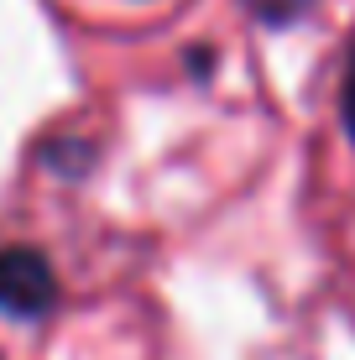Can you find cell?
<instances>
[{
	"label": "cell",
	"mask_w": 355,
	"mask_h": 360,
	"mask_svg": "<svg viewBox=\"0 0 355 360\" xmlns=\"http://www.w3.org/2000/svg\"><path fill=\"white\" fill-rule=\"evenodd\" d=\"M58 303V277L42 251L32 245H0V308L11 319H42Z\"/></svg>",
	"instance_id": "1"
},
{
	"label": "cell",
	"mask_w": 355,
	"mask_h": 360,
	"mask_svg": "<svg viewBox=\"0 0 355 360\" xmlns=\"http://www.w3.org/2000/svg\"><path fill=\"white\" fill-rule=\"evenodd\" d=\"M246 6L266 21V27H283V21H298L303 11L314 6V0H246Z\"/></svg>",
	"instance_id": "2"
},
{
	"label": "cell",
	"mask_w": 355,
	"mask_h": 360,
	"mask_svg": "<svg viewBox=\"0 0 355 360\" xmlns=\"http://www.w3.org/2000/svg\"><path fill=\"white\" fill-rule=\"evenodd\" d=\"M340 110H345V126L355 136V53H350V68H345V94H340Z\"/></svg>",
	"instance_id": "3"
}]
</instances>
